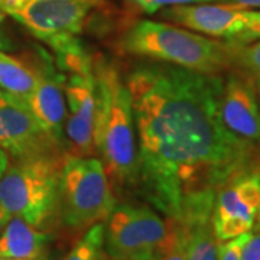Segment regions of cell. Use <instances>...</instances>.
<instances>
[{
    "mask_svg": "<svg viewBox=\"0 0 260 260\" xmlns=\"http://www.w3.org/2000/svg\"><path fill=\"white\" fill-rule=\"evenodd\" d=\"M100 0H0V12L54 51L78 39Z\"/></svg>",
    "mask_w": 260,
    "mask_h": 260,
    "instance_id": "52a82bcc",
    "label": "cell"
},
{
    "mask_svg": "<svg viewBox=\"0 0 260 260\" xmlns=\"http://www.w3.org/2000/svg\"><path fill=\"white\" fill-rule=\"evenodd\" d=\"M62 160L54 153L16 159L0 179V207L37 229L58 214Z\"/></svg>",
    "mask_w": 260,
    "mask_h": 260,
    "instance_id": "277c9868",
    "label": "cell"
},
{
    "mask_svg": "<svg viewBox=\"0 0 260 260\" xmlns=\"http://www.w3.org/2000/svg\"><path fill=\"white\" fill-rule=\"evenodd\" d=\"M0 260H23V259H0Z\"/></svg>",
    "mask_w": 260,
    "mask_h": 260,
    "instance_id": "f1b7e54d",
    "label": "cell"
},
{
    "mask_svg": "<svg viewBox=\"0 0 260 260\" xmlns=\"http://www.w3.org/2000/svg\"><path fill=\"white\" fill-rule=\"evenodd\" d=\"M130 55L145 56L201 74L218 75L233 65V45L201 34L155 22L140 20L121 42Z\"/></svg>",
    "mask_w": 260,
    "mask_h": 260,
    "instance_id": "3957f363",
    "label": "cell"
},
{
    "mask_svg": "<svg viewBox=\"0 0 260 260\" xmlns=\"http://www.w3.org/2000/svg\"><path fill=\"white\" fill-rule=\"evenodd\" d=\"M221 117L225 127L240 139L260 143V109L250 80L229 75L221 93Z\"/></svg>",
    "mask_w": 260,
    "mask_h": 260,
    "instance_id": "7c38bea8",
    "label": "cell"
},
{
    "mask_svg": "<svg viewBox=\"0 0 260 260\" xmlns=\"http://www.w3.org/2000/svg\"><path fill=\"white\" fill-rule=\"evenodd\" d=\"M64 260H107L104 251V224L97 223L87 229Z\"/></svg>",
    "mask_w": 260,
    "mask_h": 260,
    "instance_id": "e0dca14e",
    "label": "cell"
},
{
    "mask_svg": "<svg viewBox=\"0 0 260 260\" xmlns=\"http://www.w3.org/2000/svg\"><path fill=\"white\" fill-rule=\"evenodd\" d=\"M233 64H237L250 75L260 91V41L246 45H233Z\"/></svg>",
    "mask_w": 260,
    "mask_h": 260,
    "instance_id": "d6986e66",
    "label": "cell"
},
{
    "mask_svg": "<svg viewBox=\"0 0 260 260\" xmlns=\"http://www.w3.org/2000/svg\"><path fill=\"white\" fill-rule=\"evenodd\" d=\"M25 100L39 127L44 130L49 140L55 146L62 143L67 121V102L62 77L56 74L51 65H47L44 70H41L37 87Z\"/></svg>",
    "mask_w": 260,
    "mask_h": 260,
    "instance_id": "4fadbf2b",
    "label": "cell"
},
{
    "mask_svg": "<svg viewBox=\"0 0 260 260\" xmlns=\"http://www.w3.org/2000/svg\"><path fill=\"white\" fill-rule=\"evenodd\" d=\"M249 236L250 232L227 242H218V260H240L243 246L247 242Z\"/></svg>",
    "mask_w": 260,
    "mask_h": 260,
    "instance_id": "7402d4cb",
    "label": "cell"
},
{
    "mask_svg": "<svg viewBox=\"0 0 260 260\" xmlns=\"http://www.w3.org/2000/svg\"><path fill=\"white\" fill-rule=\"evenodd\" d=\"M49 236L18 215H12L0 233V259L44 260Z\"/></svg>",
    "mask_w": 260,
    "mask_h": 260,
    "instance_id": "9a60e30c",
    "label": "cell"
},
{
    "mask_svg": "<svg viewBox=\"0 0 260 260\" xmlns=\"http://www.w3.org/2000/svg\"><path fill=\"white\" fill-rule=\"evenodd\" d=\"M9 153L3 148H0V179L3 177V174L6 172V169L9 167Z\"/></svg>",
    "mask_w": 260,
    "mask_h": 260,
    "instance_id": "d4e9b609",
    "label": "cell"
},
{
    "mask_svg": "<svg viewBox=\"0 0 260 260\" xmlns=\"http://www.w3.org/2000/svg\"><path fill=\"white\" fill-rule=\"evenodd\" d=\"M254 41H260V10L247 9L246 26L242 32L229 41L232 45H246Z\"/></svg>",
    "mask_w": 260,
    "mask_h": 260,
    "instance_id": "ffe728a7",
    "label": "cell"
},
{
    "mask_svg": "<svg viewBox=\"0 0 260 260\" xmlns=\"http://www.w3.org/2000/svg\"><path fill=\"white\" fill-rule=\"evenodd\" d=\"M138 181L150 203L178 218L197 194L215 192L256 167L257 148L225 127L224 81L175 65H139L127 77Z\"/></svg>",
    "mask_w": 260,
    "mask_h": 260,
    "instance_id": "6da1fadb",
    "label": "cell"
},
{
    "mask_svg": "<svg viewBox=\"0 0 260 260\" xmlns=\"http://www.w3.org/2000/svg\"><path fill=\"white\" fill-rule=\"evenodd\" d=\"M3 19H5V15L0 12V26H2V23H3ZM3 47V37H2V34H0V48Z\"/></svg>",
    "mask_w": 260,
    "mask_h": 260,
    "instance_id": "83f0119b",
    "label": "cell"
},
{
    "mask_svg": "<svg viewBox=\"0 0 260 260\" xmlns=\"http://www.w3.org/2000/svg\"><path fill=\"white\" fill-rule=\"evenodd\" d=\"M240 260H260V232H250L247 242L243 246Z\"/></svg>",
    "mask_w": 260,
    "mask_h": 260,
    "instance_id": "603a6c76",
    "label": "cell"
},
{
    "mask_svg": "<svg viewBox=\"0 0 260 260\" xmlns=\"http://www.w3.org/2000/svg\"><path fill=\"white\" fill-rule=\"evenodd\" d=\"M67 102L65 133L75 156H91L94 152L93 127L95 116V77L93 67L68 73L64 84Z\"/></svg>",
    "mask_w": 260,
    "mask_h": 260,
    "instance_id": "30bf717a",
    "label": "cell"
},
{
    "mask_svg": "<svg viewBox=\"0 0 260 260\" xmlns=\"http://www.w3.org/2000/svg\"><path fill=\"white\" fill-rule=\"evenodd\" d=\"M260 205V165L227 181L215 194L213 230L218 242L251 232Z\"/></svg>",
    "mask_w": 260,
    "mask_h": 260,
    "instance_id": "ba28073f",
    "label": "cell"
},
{
    "mask_svg": "<svg viewBox=\"0 0 260 260\" xmlns=\"http://www.w3.org/2000/svg\"><path fill=\"white\" fill-rule=\"evenodd\" d=\"M132 5L138 6L148 15L158 13L159 10L178 6V5H191V3H210L213 0H127Z\"/></svg>",
    "mask_w": 260,
    "mask_h": 260,
    "instance_id": "44dd1931",
    "label": "cell"
},
{
    "mask_svg": "<svg viewBox=\"0 0 260 260\" xmlns=\"http://www.w3.org/2000/svg\"><path fill=\"white\" fill-rule=\"evenodd\" d=\"M189 224L184 217L168 218V239L159 260H186Z\"/></svg>",
    "mask_w": 260,
    "mask_h": 260,
    "instance_id": "ac0fdd59",
    "label": "cell"
},
{
    "mask_svg": "<svg viewBox=\"0 0 260 260\" xmlns=\"http://www.w3.org/2000/svg\"><path fill=\"white\" fill-rule=\"evenodd\" d=\"M247 9L227 3H191L160 10V18L207 37L232 41L246 26Z\"/></svg>",
    "mask_w": 260,
    "mask_h": 260,
    "instance_id": "8fae6325",
    "label": "cell"
},
{
    "mask_svg": "<svg viewBox=\"0 0 260 260\" xmlns=\"http://www.w3.org/2000/svg\"><path fill=\"white\" fill-rule=\"evenodd\" d=\"M254 230L260 232V205H259V211H257V215H256V221H254Z\"/></svg>",
    "mask_w": 260,
    "mask_h": 260,
    "instance_id": "4316f807",
    "label": "cell"
},
{
    "mask_svg": "<svg viewBox=\"0 0 260 260\" xmlns=\"http://www.w3.org/2000/svg\"><path fill=\"white\" fill-rule=\"evenodd\" d=\"M116 200L102 160L91 156H67L59 178L58 213L67 227L87 230L104 223Z\"/></svg>",
    "mask_w": 260,
    "mask_h": 260,
    "instance_id": "5b68a950",
    "label": "cell"
},
{
    "mask_svg": "<svg viewBox=\"0 0 260 260\" xmlns=\"http://www.w3.org/2000/svg\"><path fill=\"white\" fill-rule=\"evenodd\" d=\"M220 3H227V5H237L246 9L251 8H260V0H218Z\"/></svg>",
    "mask_w": 260,
    "mask_h": 260,
    "instance_id": "cb8c5ba5",
    "label": "cell"
},
{
    "mask_svg": "<svg viewBox=\"0 0 260 260\" xmlns=\"http://www.w3.org/2000/svg\"><path fill=\"white\" fill-rule=\"evenodd\" d=\"M54 146L39 127L26 100L0 91V148L20 159L49 153Z\"/></svg>",
    "mask_w": 260,
    "mask_h": 260,
    "instance_id": "9c48e42d",
    "label": "cell"
},
{
    "mask_svg": "<svg viewBox=\"0 0 260 260\" xmlns=\"http://www.w3.org/2000/svg\"><path fill=\"white\" fill-rule=\"evenodd\" d=\"M39 74L41 70L0 51V88L3 91L26 99L37 87Z\"/></svg>",
    "mask_w": 260,
    "mask_h": 260,
    "instance_id": "2e32d148",
    "label": "cell"
},
{
    "mask_svg": "<svg viewBox=\"0 0 260 260\" xmlns=\"http://www.w3.org/2000/svg\"><path fill=\"white\" fill-rule=\"evenodd\" d=\"M167 239L168 221L145 205H116L104 224L109 260H159Z\"/></svg>",
    "mask_w": 260,
    "mask_h": 260,
    "instance_id": "8992f818",
    "label": "cell"
},
{
    "mask_svg": "<svg viewBox=\"0 0 260 260\" xmlns=\"http://www.w3.org/2000/svg\"><path fill=\"white\" fill-rule=\"evenodd\" d=\"M12 214H9L3 207H0V233L3 232V229L6 227V224L10 220Z\"/></svg>",
    "mask_w": 260,
    "mask_h": 260,
    "instance_id": "484cf974",
    "label": "cell"
},
{
    "mask_svg": "<svg viewBox=\"0 0 260 260\" xmlns=\"http://www.w3.org/2000/svg\"><path fill=\"white\" fill-rule=\"evenodd\" d=\"M215 192L191 197L179 217L189 224V244L186 260H218V240L213 230V207Z\"/></svg>",
    "mask_w": 260,
    "mask_h": 260,
    "instance_id": "5bb4252c",
    "label": "cell"
},
{
    "mask_svg": "<svg viewBox=\"0 0 260 260\" xmlns=\"http://www.w3.org/2000/svg\"><path fill=\"white\" fill-rule=\"evenodd\" d=\"M93 143L107 177L116 184L138 181V145L132 97L119 71L107 62L95 70Z\"/></svg>",
    "mask_w": 260,
    "mask_h": 260,
    "instance_id": "7a4b0ae2",
    "label": "cell"
}]
</instances>
